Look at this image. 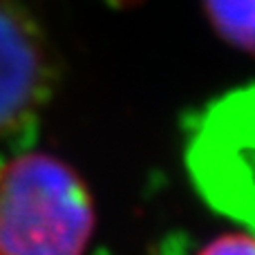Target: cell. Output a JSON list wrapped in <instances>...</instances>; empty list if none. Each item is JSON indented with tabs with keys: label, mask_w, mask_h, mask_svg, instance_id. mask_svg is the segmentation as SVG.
<instances>
[{
	"label": "cell",
	"mask_w": 255,
	"mask_h": 255,
	"mask_svg": "<svg viewBox=\"0 0 255 255\" xmlns=\"http://www.w3.org/2000/svg\"><path fill=\"white\" fill-rule=\"evenodd\" d=\"M97 226L85 179L56 154L0 161V255H85Z\"/></svg>",
	"instance_id": "obj_1"
},
{
	"label": "cell",
	"mask_w": 255,
	"mask_h": 255,
	"mask_svg": "<svg viewBox=\"0 0 255 255\" xmlns=\"http://www.w3.org/2000/svg\"><path fill=\"white\" fill-rule=\"evenodd\" d=\"M58 83V58L36 16L18 0H0V139L38 119Z\"/></svg>",
	"instance_id": "obj_2"
},
{
	"label": "cell",
	"mask_w": 255,
	"mask_h": 255,
	"mask_svg": "<svg viewBox=\"0 0 255 255\" xmlns=\"http://www.w3.org/2000/svg\"><path fill=\"white\" fill-rule=\"evenodd\" d=\"M202 4L220 38L255 54V0H202Z\"/></svg>",
	"instance_id": "obj_3"
},
{
	"label": "cell",
	"mask_w": 255,
	"mask_h": 255,
	"mask_svg": "<svg viewBox=\"0 0 255 255\" xmlns=\"http://www.w3.org/2000/svg\"><path fill=\"white\" fill-rule=\"evenodd\" d=\"M197 255H255V235L253 233L217 235Z\"/></svg>",
	"instance_id": "obj_4"
}]
</instances>
